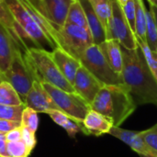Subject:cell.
<instances>
[{"mask_svg": "<svg viewBox=\"0 0 157 157\" xmlns=\"http://www.w3.org/2000/svg\"><path fill=\"white\" fill-rule=\"evenodd\" d=\"M21 124L19 122H16L13 121H6V120H0V132L7 133L8 132L20 127Z\"/></svg>", "mask_w": 157, "mask_h": 157, "instance_id": "cell-33", "label": "cell"}, {"mask_svg": "<svg viewBox=\"0 0 157 157\" xmlns=\"http://www.w3.org/2000/svg\"><path fill=\"white\" fill-rule=\"evenodd\" d=\"M110 135L118 138L129 147L132 149L135 153L143 157H157V155L144 143V141L140 136V132L129 131L122 129L121 127H112L109 131Z\"/></svg>", "mask_w": 157, "mask_h": 157, "instance_id": "cell-12", "label": "cell"}, {"mask_svg": "<svg viewBox=\"0 0 157 157\" xmlns=\"http://www.w3.org/2000/svg\"><path fill=\"white\" fill-rule=\"evenodd\" d=\"M47 114L57 125L63 128L70 137H75V135L78 132H81L80 125L76 123L75 121H73L71 118H69L67 115L63 113L62 111L57 109H52L50 110Z\"/></svg>", "mask_w": 157, "mask_h": 157, "instance_id": "cell-20", "label": "cell"}, {"mask_svg": "<svg viewBox=\"0 0 157 157\" xmlns=\"http://www.w3.org/2000/svg\"><path fill=\"white\" fill-rule=\"evenodd\" d=\"M150 4V6H155L157 7V0H147Z\"/></svg>", "mask_w": 157, "mask_h": 157, "instance_id": "cell-38", "label": "cell"}, {"mask_svg": "<svg viewBox=\"0 0 157 157\" xmlns=\"http://www.w3.org/2000/svg\"><path fill=\"white\" fill-rule=\"evenodd\" d=\"M135 1V36L145 41L146 33V6L144 0Z\"/></svg>", "mask_w": 157, "mask_h": 157, "instance_id": "cell-22", "label": "cell"}, {"mask_svg": "<svg viewBox=\"0 0 157 157\" xmlns=\"http://www.w3.org/2000/svg\"><path fill=\"white\" fill-rule=\"evenodd\" d=\"M80 63L104 86L122 85L121 75L112 70L98 45H91L81 57Z\"/></svg>", "mask_w": 157, "mask_h": 157, "instance_id": "cell-7", "label": "cell"}, {"mask_svg": "<svg viewBox=\"0 0 157 157\" xmlns=\"http://www.w3.org/2000/svg\"><path fill=\"white\" fill-rule=\"evenodd\" d=\"M2 82V79H1V77H0V83Z\"/></svg>", "mask_w": 157, "mask_h": 157, "instance_id": "cell-41", "label": "cell"}, {"mask_svg": "<svg viewBox=\"0 0 157 157\" xmlns=\"http://www.w3.org/2000/svg\"><path fill=\"white\" fill-rule=\"evenodd\" d=\"M24 104L25 107L30 108L38 113H48L52 109L59 110L40 80H35L33 82L31 88L24 100Z\"/></svg>", "mask_w": 157, "mask_h": 157, "instance_id": "cell-11", "label": "cell"}, {"mask_svg": "<svg viewBox=\"0 0 157 157\" xmlns=\"http://www.w3.org/2000/svg\"><path fill=\"white\" fill-rule=\"evenodd\" d=\"M5 133L0 132V157H8L6 153V141Z\"/></svg>", "mask_w": 157, "mask_h": 157, "instance_id": "cell-36", "label": "cell"}, {"mask_svg": "<svg viewBox=\"0 0 157 157\" xmlns=\"http://www.w3.org/2000/svg\"><path fill=\"white\" fill-rule=\"evenodd\" d=\"M113 123L102 114L90 109L81 124V132L86 135L101 136L109 133Z\"/></svg>", "mask_w": 157, "mask_h": 157, "instance_id": "cell-14", "label": "cell"}, {"mask_svg": "<svg viewBox=\"0 0 157 157\" xmlns=\"http://www.w3.org/2000/svg\"><path fill=\"white\" fill-rule=\"evenodd\" d=\"M150 9H151V10H152V12H153V15H154V17H155V21L156 29H157V7H155V6H150Z\"/></svg>", "mask_w": 157, "mask_h": 157, "instance_id": "cell-37", "label": "cell"}, {"mask_svg": "<svg viewBox=\"0 0 157 157\" xmlns=\"http://www.w3.org/2000/svg\"><path fill=\"white\" fill-rule=\"evenodd\" d=\"M140 136L157 155V123L145 131L140 132Z\"/></svg>", "mask_w": 157, "mask_h": 157, "instance_id": "cell-30", "label": "cell"}, {"mask_svg": "<svg viewBox=\"0 0 157 157\" xmlns=\"http://www.w3.org/2000/svg\"><path fill=\"white\" fill-rule=\"evenodd\" d=\"M17 1H18L19 3H23V2H25V1H27V0H17Z\"/></svg>", "mask_w": 157, "mask_h": 157, "instance_id": "cell-40", "label": "cell"}, {"mask_svg": "<svg viewBox=\"0 0 157 157\" xmlns=\"http://www.w3.org/2000/svg\"><path fill=\"white\" fill-rule=\"evenodd\" d=\"M17 50H21L15 42L8 30L0 24V77L7 71Z\"/></svg>", "mask_w": 157, "mask_h": 157, "instance_id": "cell-17", "label": "cell"}, {"mask_svg": "<svg viewBox=\"0 0 157 157\" xmlns=\"http://www.w3.org/2000/svg\"><path fill=\"white\" fill-rule=\"evenodd\" d=\"M1 79L9 83L15 88L23 102L33 82L40 80L32 64L21 50L16 52L9 68L1 76Z\"/></svg>", "mask_w": 157, "mask_h": 157, "instance_id": "cell-4", "label": "cell"}, {"mask_svg": "<svg viewBox=\"0 0 157 157\" xmlns=\"http://www.w3.org/2000/svg\"><path fill=\"white\" fill-rule=\"evenodd\" d=\"M74 1L75 0H43L47 17L58 30L65 25L70 6Z\"/></svg>", "mask_w": 157, "mask_h": 157, "instance_id": "cell-16", "label": "cell"}, {"mask_svg": "<svg viewBox=\"0 0 157 157\" xmlns=\"http://www.w3.org/2000/svg\"><path fill=\"white\" fill-rule=\"evenodd\" d=\"M31 2L33 3V5L35 6V7L40 11V13L42 15V17L48 21V22H50V20L48 19V17H47V15H46V12H45V9H44V6H43V0H31ZM51 23V22H50ZM52 24V23H51ZM53 26V25H52ZM54 27V26H53ZM55 28V27H54ZM56 29V28H55Z\"/></svg>", "mask_w": 157, "mask_h": 157, "instance_id": "cell-35", "label": "cell"}, {"mask_svg": "<svg viewBox=\"0 0 157 157\" xmlns=\"http://www.w3.org/2000/svg\"><path fill=\"white\" fill-rule=\"evenodd\" d=\"M21 139L23 140V142L26 144V145L30 150L34 149V147L36 145V143H37L34 132H32L29 131L28 129L22 127V136H21Z\"/></svg>", "mask_w": 157, "mask_h": 157, "instance_id": "cell-32", "label": "cell"}, {"mask_svg": "<svg viewBox=\"0 0 157 157\" xmlns=\"http://www.w3.org/2000/svg\"><path fill=\"white\" fill-rule=\"evenodd\" d=\"M111 6L112 14L106 29V39L118 40L121 47L127 50L138 49L136 37L125 18L121 6L116 0H111Z\"/></svg>", "mask_w": 157, "mask_h": 157, "instance_id": "cell-9", "label": "cell"}, {"mask_svg": "<svg viewBox=\"0 0 157 157\" xmlns=\"http://www.w3.org/2000/svg\"><path fill=\"white\" fill-rule=\"evenodd\" d=\"M121 8L132 31L135 35V1L128 0L127 3L121 6Z\"/></svg>", "mask_w": 157, "mask_h": 157, "instance_id": "cell-31", "label": "cell"}, {"mask_svg": "<svg viewBox=\"0 0 157 157\" xmlns=\"http://www.w3.org/2000/svg\"><path fill=\"white\" fill-rule=\"evenodd\" d=\"M89 2L106 32L112 14L111 0H89Z\"/></svg>", "mask_w": 157, "mask_h": 157, "instance_id": "cell-23", "label": "cell"}, {"mask_svg": "<svg viewBox=\"0 0 157 157\" xmlns=\"http://www.w3.org/2000/svg\"><path fill=\"white\" fill-rule=\"evenodd\" d=\"M91 109L111 121L115 127L121 125L135 111L137 104L123 85L104 86L90 105Z\"/></svg>", "mask_w": 157, "mask_h": 157, "instance_id": "cell-2", "label": "cell"}, {"mask_svg": "<svg viewBox=\"0 0 157 157\" xmlns=\"http://www.w3.org/2000/svg\"><path fill=\"white\" fill-rule=\"evenodd\" d=\"M81 4L87 21L88 29L91 33L93 42L96 45H100L104 41H106V32L105 29L98 19V16L96 15L89 0H78Z\"/></svg>", "mask_w": 157, "mask_h": 157, "instance_id": "cell-18", "label": "cell"}, {"mask_svg": "<svg viewBox=\"0 0 157 157\" xmlns=\"http://www.w3.org/2000/svg\"><path fill=\"white\" fill-rule=\"evenodd\" d=\"M145 42L149 48L157 52V29L155 21V17L151 9H146V33H145Z\"/></svg>", "mask_w": 157, "mask_h": 157, "instance_id": "cell-25", "label": "cell"}, {"mask_svg": "<svg viewBox=\"0 0 157 157\" xmlns=\"http://www.w3.org/2000/svg\"><path fill=\"white\" fill-rule=\"evenodd\" d=\"M103 86L104 85L98 81L87 69H86L83 65L79 67L73 83V87L75 93L79 95L89 105H91L97 94Z\"/></svg>", "mask_w": 157, "mask_h": 157, "instance_id": "cell-10", "label": "cell"}, {"mask_svg": "<svg viewBox=\"0 0 157 157\" xmlns=\"http://www.w3.org/2000/svg\"><path fill=\"white\" fill-rule=\"evenodd\" d=\"M123 66L121 74L122 85L138 105L157 106V81L150 71L140 48L127 50L123 47Z\"/></svg>", "mask_w": 157, "mask_h": 157, "instance_id": "cell-1", "label": "cell"}, {"mask_svg": "<svg viewBox=\"0 0 157 157\" xmlns=\"http://www.w3.org/2000/svg\"><path fill=\"white\" fill-rule=\"evenodd\" d=\"M5 2L25 33L29 42L31 43V47L45 49V46H49L52 50L57 48L42 28L17 0H5Z\"/></svg>", "mask_w": 157, "mask_h": 157, "instance_id": "cell-6", "label": "cell"}, {"mask_svg": "<svg viewBox=\"0 0 157 157\" xmlns=\"http://www.w3.org/2000/svg\"><path fill=\"white\" fill-rule=\"evenodd\" d=\"M41 83L59 110L67 115L81 127L85 117L91 109L90 105L75 92H66L50 84Z\"/></svg>", "mask_w": 157, "mask_h": 157, "instance_id": "cell-5", "label": "cell"}, {"mask_svg": "<svg viewBox=\"0 0 157 157\" xmlns=\"http://www.w3.org/2000/svg\"><path fill=\"white\" fill-rule=\"evenodd\" d=\"M112 70L121 75L123 66V54L121 45L116 40H107L98 45Z\"/></svg>", "mask_w": 157, "mask_h": 157, "instance_id": "cell-19", "label": "cell"}, {"mask_svg": "<svg viewBox=\"0 0 157 157\" xmlns=\"http://www.w3.org/2000/svg\"><path fill=\"white\" fill-rule=\"evenodd\" d=\"M25 106H6L0 104V120L13 121L19 122Z\"/></svg>", "mask_w": 157, "mask_h": 157, "instance_id": "cell-29", "label": "cell"}, {"mask_svg": "<svg viewBox=\"0 0 157 157\" xmlns=\"http://www.w3.org/2000/svg\"><path fill=\"white\" fill-rule=\"evenodd\" d=\"M21 136H22V127L21 126L17 128V129H14V130L8 132L5 135L6 142H14V141L20 140Z\"/></svg>", "mask_w": 157, "mask_h": 157, "instance_id": "cell-34", "label": "cell"}, {"mask_svg": "<svg viewBox=\"0 0 157 157\" xmlns=\"http://www.w3.org/2000/svg\"><path fill=\"white\" fill-rule=\"evenodd\" d=\"M136 40H137L139 48L141 49L144 56V59L146 61V63L150 71L152 72L153 75L155 76V80L157 81V52H153L144 40H140L138 37H136Z\"/></svg>", "mask_w": 157, "mask_h": 157, "instance_id": "cell-26", "label": "cell"}, {"mask_svg": "<svg viewBox=\"0 0 157 157\" xmlns=\"http://www.w3.org/2000/svg\"><path fill=\"white\" fill-rule=\"evenodd\" d=\"M21 127L28 129L32 132H36L39 127V117L38 112L33 110L30 108L25 107L22 114H21V121H20Z\"/></svg>", "mask_w": 157, "mask_h": 157, "instance_id": "cell-27", "label": "cell"}, {"mask_svg": "<svg viewBox=\"0 0 157 157\" xmlns=\"http://www.w3.org/2000/svg\"><path fill=\"white\" fill-rule=\"evenodd\" d=\"M25 54L35 69L40 82L50 84L66 92H75L73 86L63 75L52 60L51 52L30 47L25 52Z\"/></svg>", "mask_w": 157, "mask_h": 157, "instance_id": "cell-3", "label": "cell"}, {"mask_svg": "<svg viewBox=\"0 0 157 157\" xmlns=\"http://www.w3.org/2000/svg\"><path fill=\"white\" fill-rule=\"evenodd\" d=\"M0 24L8 30L21 51L27 52L29 48V42L5 0H0Z\"/></svg>", "mask_w": 157, "mask_h": 157, "instance_id": "cell-13", "label": "cell"}, {"mask_svg": "<svg viewBox=\"0 0 157 157\" xmlns=\"http://www.w3.org/2000/svg\"><path fill=\"white\" fill-rule=\"evenodd\" d=\"M51 55L63 75L73 86L76 72L81 66V63L59 47L53 49L52 52H51Z\"/></svg>", "mask_w": 157, "mask_h": 157, "instance_id": "cell-15", "label": "cell"}, {"mask_svg": "<svg viewBox=\"0 0 157 157\" xmlns=\"http://www.w3.org/2000/svg\"><path fill=\"white\" fill-rule=\"evenodd\" d=\"M32 150H30L22 139L6 142V153L8 157H29Z\"/></svg>", "mask_w": 157, "mask_h": 157, "instance_id": "cell-28", "label": "cell"}, {"mask_svg": "<svg viewBox=\"0 0 157 157\" xmlns=\"http://www.w3.org/2000/svg\"><path fill=\"white\" fill-rule=\"evenodd\" d=\"M60 47L80 62L85 52L94 44L89 29L65 23L59 29Z\"/></svg>", "mask_w": 157, "mask_h": 157, "instance_id": "cell-8", "label": "cell"}, {"mask_svg": "<svg viewBox=\"0 0 157 157\" xmlns=\"http://www.w3.org/2000/svg\"><path fill=\"white\" fill-rule=\"evenodd\" d=\"M116 1H117V2L121 6H124V5L127 3V1H128V0H116Z\"/></svg>", "mask_w": 157, "mask_h": 157, "instance_id": "cell-39", "label": "cell"}, {"mask_svg": "<svg viewBox=\"0 0 157 157\" xmlns=\"http://www.w3.org/2000/svg\"><path fill=\"white\" fill-rule=\"evenodd\" d=\"M66 23L79 26L88 29L85 11L78 0H75L70 6L67 18H66Z\"/></svg>", "mask_w": 157, "mask_h": 157, "instance_id": "cell-24", "label": "cell"}, {"mask_svg": "<svg viewBox=\"0 0 157 157\" xmlns=\"http://www.w3.org/2000/svg\"><path fill=\"white\" fill-rule=\"evenodd\" d=\"M0 104L6 106H25L15 88L6 81L0 83Z\"/></svg>", "mask_w": 157, "mask_h": 157, "instance_id": "cell-21", "label": "cell"}]
</instances>
